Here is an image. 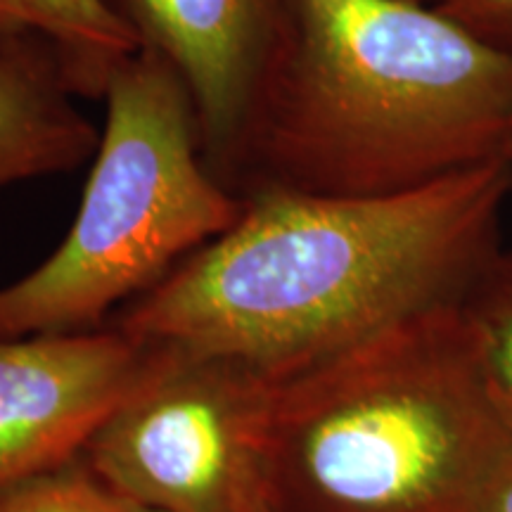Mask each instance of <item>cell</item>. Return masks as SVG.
<instances>
[{"mask_svg": "<svg viewBox=\"0 0 512 512\" xmlns=\"http://www.w3.org/2000/svg\"><path fill=\"white\" fill-rule=\"evenodd\" d=\"M147 356L114 325L0 337V489L81 458Z\"/></svg>", "mask_w": 512, "mask_h": 512, "instance_id": "8992f818", "label": "cell"}, {"mask_svg": "<svg viewBox=\"0 0 512 512\" xmlns=\"http://www.w3.org/2000/svg\"><path fill=\"white\" fill-rule=\"evenodd\" d=\"M181 76L207 164L226 183L285 24L287 0H112Z\"/></svg>", "mask_w": 512, "mask_h": 512, "instance_id": "52a82bcc", "label": "cell"}, {"mask_svg": "<svg viewBox=\"0 0 512 512\" xmlns=\"http://www.w3.org/2000/svg\"><path fill=\"white\" fill-rule=\"evenodd\" d=\"M512 50L418 0H287L226 185L377 197L496 162Z\"/></svg>", "mask_w": 512, "mask_h": 512, "instance_id": "7a4b0ae2", "label": "cell"}, {"mask_svg": "<svg viewBox=\"0 0 512 512\" xmlns=\"http://www.w3.org/2000/svg\"><path fill=\"white\" fill-rule=\"evenodd\" d=\"M102 98L76 219L46 261L0 287V337L105 328L238 221L242 195L204 159L188 88L162 55L140 48Z\"/></svg>", "mask_w": 512, "mask_h": 512, "instance_id": "277c9868", "label": "cell"}, {"mask_svg": "<svg viewBox=\"0 0 512 512\" xmlns=\"http://www.w3.org/2000/svg\"><path fill=\"white\" fill-rule=\"evenodd\" d=\"M512 437L463 304L275 382L273 512H467Z\"/></svg>", "mask_w": 512, "mask_h": 512, "instance_id": "3957f363", "label": "cell"}, {"mask_svg": "<svg viewBox=\"0 0 512 512\" xmlns=\"http://www.w3.org/2000/svg\"><path fill=\"white\" fill-rule=\"evenodd\" d=\"M60 55L34 36L0 38V190L74 171L100 131L76 107Z\"/></svg>", "mask_w": 512, "mask_h": 512, "instance_id": "ba28073f", "label": "cell"}, {"mask_svg": "<svg viewBox=\"0 0 512 512\" xmlns=\"http://www.w3.org/2000/svg\"><path fill=\"white\" fill-rule=\"evenodd\" d=\"M439 8L486 41L512 50V0H441Z\"/></svg>", "mask_w": 512, "mask_h": 512, "instance_id": "7c38bea8", "label": "cell"}, {"mask_svg": "<svg viewBox=\"0 0 512 512\" xmlns=\"http://www.w3.org/2000/svg\"><path fill=\"white\" fill-rule=\"evenodd\" d=\"M463 311L498 401L512 422V249H503L467 292Z\"/></svg>", "mask_w": 512, "mask_h": 512, "instance_id": "30bf717a", "label": "cell"}, {"mask_svg": "<svg viewBox=\"0 0 512 512\" xmlns=\"http://www.w3.org/2000/svg\"><path fill=\"white\" fill-rule=\"evenodd\" d=\"M503 162L377 197L259 185L226 233L110 325L147 347L221 356L283 382L458 306L501 252Z\"/></svg>", "mask_w": 512, "mask_h": 512, "instance_id": "6da1fadb", "label": "cell"}, {"mask_svg": "<svg viewBox=\"0 0 512 512\" xmlns=\"http://www.w3.org/2000/svg\"><path fill=\"white\" fill-rule=\"evenodd\" d=\"M0 512H155L121 494L76 458L0 489Z\"/></svg>", "mask_w": 512, "mask_h": 512, "instance_id": "8fae6325", "label": "cell"}, {"mask_svg": "<svg viewBox=\"0 0 512 512\" xmlns=\"http://www.w3.org/2000/svg\"><path fill=\"white\" fill-rule=\"evenodd\" d=\"M467 512H512V437L489 467Z\"/></svg>", "mask_w": 512, "mask_h": 512, "instance_id": "4fadbf2b", "label": "cell"}, {"mask_svg": "<svg viewBox=\"0 0 512 512\" xmlns=\"http://www.w3.org/2000/svg\"><path fill=\"white\" fill-rule=\"evenodd\" d=\"M501 162H503V169H505V176H508V185H510V195H512V131L508 136V143L503 147V155H501Z\"/></svg>", "mask_w": 512, "mask_h": 512, "instance_id": "5bb4252c", "label": "cell"}, {"mask_svg": "<svg viewBox=\"0 0 512 512\" xmlns=\"http://www.w3.org/2000/svg\"><path fill=\"white\" fill-rule=\"evenodd\" d=\"M418 3H430V5H439L441 0H418Z\"/></svg>", "mask_w": 512, "mask_h": 512, "instance_id": "2e32d148", "label": "cell"}, {"mask_svg": "<svg viewBox=\"0 0 512 512\" xmlns=\"http://www.w3.org/2000/svg\"><path fill=\"white\" fill-rule=\"evenodd\" d=\"M34 36L60 55L76 95L100 98L140 41L112 0H0V38Z\"/></svg>", "mask_w": 512, "mask_h": 512, "instance_id": "9c48e42d", "label": "cell"}, {"mask_svg": "<svg viewBox=\"0 0 512 512\" xmlns=\"http://www.w3.org/2000/svg\"><path fill=\"white\" fill-rule=\"evenodd\" d=\"M254 512H273V510H271V508H268V503L264 501V503H261V505H259V508H256V510H254Z\"/></svg>", "mask_w": 512, "mask_h": 512, "instance_id": "9a60e30c", "label": "cell"}, {"mask_svg": "<svg viewBox=\"0 0 512 512\" xmlns=\"http://www.w3.org/2000/svg\"><path fill=\"white\" fill-rule=\"evenodd\" d=\"M147 349L145 368L83 448V463L155 512H254L266 501L275 382L230 358Z\"/></svg>", "mask_w": 512, "mask_h": 512, "instance_id": "5b68a950", "label": "cell"}]
</instances>
